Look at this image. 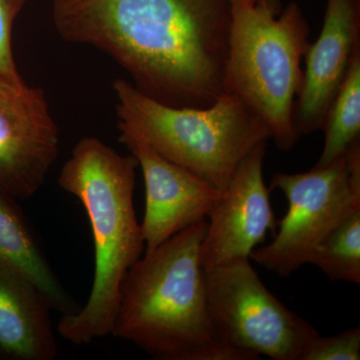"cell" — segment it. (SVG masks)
<instances>
[{
    "label": "cell",
    "instance_id": "obj_17",
    "mask_svg": "<svg viewBox=\"0 0 360 360\" xmlns=\"http://www.w3.org/2000/svg\"><path fill=\"white\" fill-rule=\"evenodd\" d=\"M27 0H0V77L22 84L13 51L14 21Z\"/></svg>",
    "mask_w": 360,
    "mask_h": 360
},
{
    "label": "cell",
    "instance_id": "obj_7",
    "mask_svg": "<svg viewBox=\"0 0 360 360\" xmlns=\"http://www.w3.org/2000/svg\"><path fill=\"white\" fill-rule=\"evenodd\" d=\"M208 307L224 345L245 356L302 360L319 335L272 295L250 264L239 258L205 271Z\"/></svg>",
    "mask_w": 360,
    "mask_h": 360
},
{
    "label": "cell",
    "instance_id": "obj_15",
    "mask_svg": "<svg viewBox=\"0 0 360 360\" xmlns=\"http://www.w3.org/2000/svg\"><path fill=\"white\" fill-rule=\"evenodd\" d=\"M309 264L319 267L331 281L360 283V205L322 239Z\"/></svg>",
    "mask_w": 360,
    "mask_h": 360
},
{
    "label": "cell",
    "instance_id": "obj_2",
    "mask_svg": "<svg viewBox=\"0 0 360 360\" xmlns=\"http://www.w3.org/2000/svg\"><path fill=\"white\" fill-rule=\"evenodd\" d=\"M207 221L146 253L127 272L111 335L158 360H245L213 323L200 248Z\"/></svg>",
    "mask_w": 360,
    "mask_h": 360
},
{
    "label": "cell",
    "instance_id": "obj_16",
    "mask_svg": "<svg viewBox=\"0 0 360 360\" xmlns=\"http://www.w3.org/2000/svg\"><path fill=\"white\" fill-rule=\"evenodd\" d=\"M360 329H347L335 335L312 340L302 360H359Z\"/></svg>",
    "mask_w": 360,
    "mask_h": 360
},
{
    "label": "cell",
    "instance_id": "obj_18",
    "mask_svg": "<svg viewBox=\"0 0 360 360\" xmlns=\"http://www.w3.org/2000/svg\"><path fill=\"white\" fill-rule=\"evenodd\" d=\"M255 2H264L266 1V0H255Z\"/></svg>",
    "mask_w": 360,
    "mask_h": 360
},
{
    "label": "cell",
    "instance_id": "obj_4",
    "mask_svg": "<svg viewBox=\"0 0 360 360\" xmlns=\"http://www.w3.org/2000/svg\"><path fill=\"white\" fill-rule=\"evenodd\" d=\"M309 32L295 1L281 11L277 0H232L224 92L255 111L284 151L295 148L300 137L293 110L302 87V61L310 44Z\"/></svg>",
    "mask_w": 360,
    "mask_h": 360
},
{
    "label": "cell",
    "instance_id": "obj_9",
    "mask_svg": "<svg viewBox=\"0 0 360 360\" xmlns=\"http://www.w3.org/2000/svg\"><path fill=\"white\" fill-rule=\"evenodd\" d=\"M266 142L258 144L241 160L208 214L200 248L205 271L250 258L267 232L276 231L278 222L264 179Z\"/></svg>",
    "mask_w": 360,
    "mask_h": 360
},
{
    "label": "cell",
    "instance_id": "obj_12",
    "mask_svg": "<svg viewBox=\"0 0 360 360\" xmlns=\"http://www.w3.org/2000/svg\"><path fill=\"white\" fill-rule=\"evenodd\" d=\"M41 292L0 264V360H53L58 343Z\"/></svg>",
    "mask_w": 360,
    "mask_h": 360
},
{
    "label": "cell",
    "instance_id": "obj_1",
    "mask_svg": "<svg viewBox=\"0 0 360 360\" xmlns=\"http://www.w3.org/2000/svg\"><path fill=\"white\" fill-rule=\"evenodd\" d=\"M58 34L96 46L160 103L207 108L224 94L232 0H51Z\"/></svg>",
    "mask_w": 360,
    "mask_h": 360
},
{
    "label": "cell",
    "instance_id": "obj_5",
    "mask_svg": "<svg viewBox=\"0 0 360 360\" xmlns=\"http://www.w3.org/2000/svg\"><path fill=\"white\" fill-rule=\"evenodd\" d=\"M118 129L139 135L165 158L222 191L239 163L271 139L265 123L233 94L207 108H179L116 79Z\"/></svg>",
    "mask_w": 360,
    "mask_h": 360
},
{
    "label": "cell",
    "instance_id": "obj_11",
    "mask_svg": "<svg viewBox=\"0 0 360 360\" xmlns=\"http://www.w3.org/2000/svg\"><path fill=\"white\" fill-rule=\"evenodd\" d=\"M360 51V0H328L321 34L305 53L293 122L298 135L322 129L348 68Z\"/></svg>",
    "mask_w": 360,
    "mask_h": 360
},
{
    "label": "cell",
    "instance_id": "obj_14",
    "mask_svg": "<svg viewBox=\"0 0 360 360\" xmlns=\"http://www.w3.org/2000/svg\"><path fill=\"white\" fill-rule=\"evenodd\" d=\"M322 129L326 132V141L315 167H324L338 160L355 141H359L360 51L350 63Z\"/></svg>",
    "mask_w": 360,
    "mask_h": 360
},
{
    "label": "cell",
    "instance_id": "obj_6",
    "mask_svg": "<svg viewBox=\"0 0 360 360\" xmlns=\"http://www.w3.org/2000/svg\"><path fill=\"white\" fill-rule=\"evenodd\" d=\"M270 189L288 200L285 217L269 245L255 248L250 260L281 277L309 264L322 239L350 210L360 205V139L345 155L302 174H276Z\"/></svg>",
    "mask_w": 360,
    "mask_h": 360
},
{
    "label": "cell",
    "instance_id": "obj_10",
    "mask_svg": "<svg viewBox=\"0 0 360 360\" xmlns=\"http://www.w3.org/2000/svg\"><path fill=\"white\" fill-rule=\"evenodd\" d=\"M120 132V141L143 174L146 210L141 227L148 253L179 231L205 221L221 191L161 155L139 135Z\"/></svg>",
    "mask_w": 360,
    "mask_h": 360
},
{
    "label": "cell",
    "instance_id": "obj_8",
    "mask_svg": "<svg viewBox=\"0 0 360 360\" xmlns=\"http://www.w3.org/2000/svg\"><path fill=\"white\" fill-rule=\"evenodd\" d=\"M58 153L59 129L44 90L0 77V193L32 198Z\"/></svg>",
    "mask_w": 360,
    "mask_h": 360
},
{
    "label": "cell",
    "instance_id": "obj_3",
    "mask_svg": "<svg viewBox=\"0 0 360 360\" xmlns=\"http://www.w3.org/2000/svg\"><path fill=\"white\" fill-rule=\"evenodd\" d=\"M137 165L134 155L123 156L98 139L85 137L59 174L61 188L84 205L94 243L89 300L58 322L59 335L73 345L111 335L123 279L146 250L134 203Z\"/></svg>",
    "mask_w": 360,
    "mask_h": 360
},
{
    "label": "cell",
    "instance_id": "obj_13",
    "mask_svg": "<svg viewBox=\"0 0 360 360\" xmlns=\"http://www.w3.org/2000/svg\"><path fill=\"white\" fill-rule=\"evenodd\" d=\"M18 200L0 193V264L13 270L41 292L51 309L77 314L79 304L54 274Z\"/></svg>",
    "mask_w": 360,
    "mask_h": 360
}]
</instances>
